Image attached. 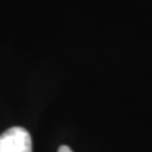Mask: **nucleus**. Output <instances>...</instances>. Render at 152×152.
<instances>
[{
	"instance_id": "f257e3e1",
	"label": "nucleus",
	"mask_w": 152,
	"mask_h": 152,
	"mask_svg": "<svg viewBox=\"0 0 152 152\" xmlns=\"http://www.w3.org/2000/svg\"><path fill=\"white\" fill-rule=\"evenodd\" d=\"M0 152H33L31 135L23 127H11L0 135Z\"/></svg>"
},
{
	"instance_id": "f03ea898",
	"label": "nucleus",
	"mask_w": 152,
	"mask_h": 152,
	"mask_svg": "<svg viewBox=\"0 0 152 152\" xmlns=\"http://www.w3.org/2000/svg\"><path fill=\"white\" fill-rule=\"evenodd\" d=\"M58 152H73V151H72L68 145H61V147L58 148Z\"/></svg>"
}]
</instances>
